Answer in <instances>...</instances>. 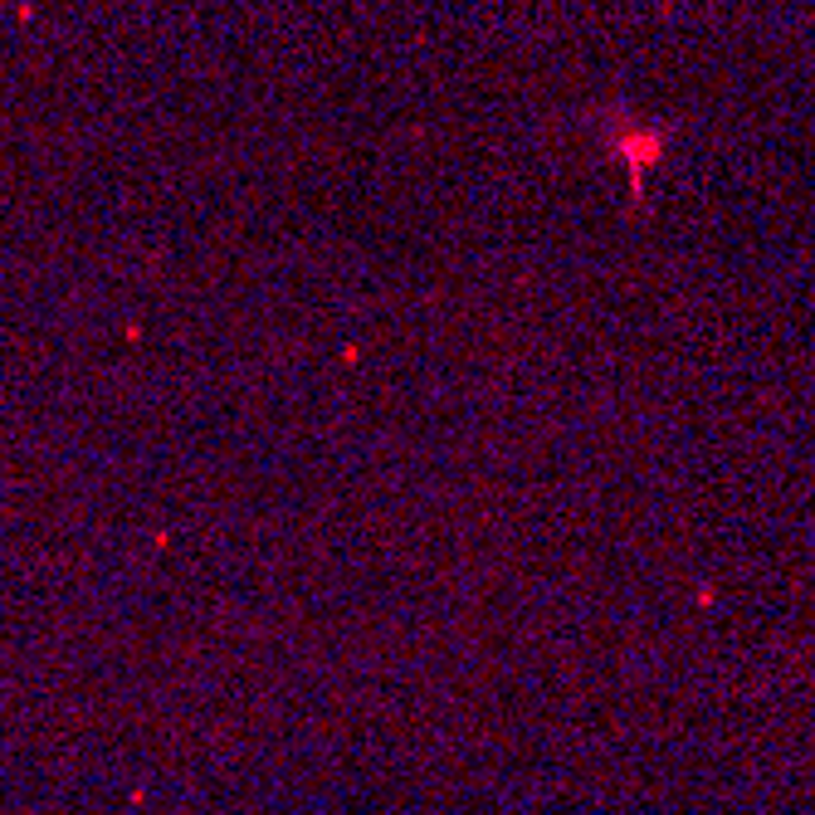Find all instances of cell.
I'll use <instances>...</instances> for the list:
<instances>
[{
	"mask_svg": "<svg viewBox=\"0 0 815 815\" xmlns=\"http://www.w3.org/2000/svg\"><path fill=\"white\" fill-rule=\"evenodd\" d=\"M610 147L620 152V162H625V171H630V186H634V196H640L644 166L664 157V147H669V132H659V127H634V123H625V127H616V137H610Z\"/></svg>",
	"mask_w": 815,
	"mask_h": 815,
	"instance_id": "cell-1",
	"label": "cell"
}]
</instances>
